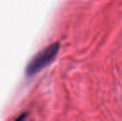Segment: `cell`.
Returning a JSON list of instances; mask_svg holds the SVG:
<instances>
[{"label":"cell","instance_id":"obj_1","mask_svg":"<svg viewBox=\"0 0 122 121\" xmlns=\"http://www.w3.org/2000/svg\"><path fill=\"white\" fill-rule=\"evenodd\" d=\"M59 48V42H54L38 52L27 64L26 67V74L27 76H33L42 71L56 57Z\"/></svg>","mask_w":122,"mask_h":121}]
</instances>
